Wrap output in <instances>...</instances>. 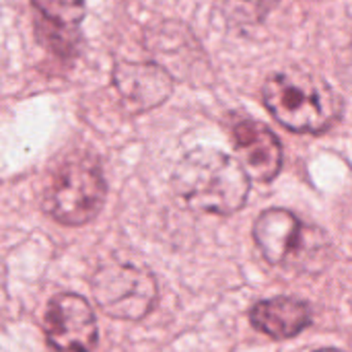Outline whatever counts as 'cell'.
Instances as JSON below:
<instances>
[{"mask_svg":"<svg viewBox=\"0 0 352 352\" xmlns=\"http://www.w3.org/2000/svg\"><path fill=\"white\" fill-rule=\"evenodd\" d=\"M173 188L192 210L227 217L245 204L250 177L233 157L212 148H196L175 167Z\"/></svg>","mask_w":352,"mask_h":352,"instance_id":"6da1fadb","label":"cell"},{"mask_svg":"<svg viewBox=\"0 0 352 352\" xmlns=\"http://www.w3.org/2000/svg\"><path fill=\"white\" fill-rule=\"evenodd\" d=\"M262 99L276 122L301 134L326 132L342 116L340 95L324 78L299 68L270 74Z\"/></svg>","mask_w":352,"mask_h":352,"instance_id":"7a4b0ae2","label":"cell"},{"mask_svg":"<svg viewBox=\"0 0 352 352\" xmlns=\"http://www.w3.org/2000/svg\"><path fill=\"white\" fill-rule=\"evenodd\" d=\"M254 239L270 264L305 272H320L330 254V243L322 229L301 223V219L283 208H270L258 217Z\"/></svg>","mask_w":352,"mask_h":352,"instance_id":"3957f363","label":"cell"},{"mask_svg":"<svg viewBox=\"0 0 352 352\" xmlns=\"http://www.w3.org/2000/svg\"><path fill=\"white\" fill-rule=\"evenodd\" d=\"M105 194L107 186L99 165L80 157L54 175L43 196V210L62 225H85L99 214Z\"/></svg>","mask_w":352,"mask_h":352,"instance_id":"277c9868","label":"cell"},{"mask_svg":"<svg viewBox=\"0 0 352 352\" xmlns=\"http://www.w3.org/2000/svg\"><path fill=\"white\" fill-rule=\"evenodd\" d=\"M91 291L103 314L116 320H142L157 301L155 276L120 262L101 266L91 280Z\"/></svg>","mask_w":352,"mask_h":352,"instance_id":"5b68a950","label":"cell"},{"mask_svg":"<svg viewBox=\"0 0 352 352\" xmlns=\"http://www.w3.org/2000/svg\"><path fill=\"white\" fill-rule=\"evenodd\" d=\"M45 338L54 352H91L97 322L91 305L72 293L56 295L45 314Z\"/></svg>","mask_w":352,"mask_h":352,"instance_id":"8992f818","label":"cell"},{"mask_svg":"<svg viewBox=\"0 0 352 352\" xmlns=\"http://www.w3.org/2000/svg\"><path fill=\"white\" fill-rule=\"evenodd\" d=\"M35 10L37 39L54 56L70 60L78 54L80 23L85 19V0H29Z\"/></svg>","mask_w":352,"mask_h":352,"instance_id":"52a82bcc","label":"cell"},{"mask_svg":"<svg viewBox=\"0 0 352 352\" xmlns=\"http://www.w3.org/2000/svg\"><path fill=\"white\" fill-rule=\"evenodd\" d=\"M239 163L258 182H272L283 167V146L274 132L250 118H241L231 126Z\"/></svg>","mask_w":352,"mask_h":352,"instance_id":"ba28073f","label":"cell"},{"mask_svg":"<svg viewBox=\"0 0 352 352\" xmlns=\"http://www.w3.org/2000/svg\"><path fill=\"white\" fill-rule=\"evenodd\" d=\"M113 85L124 103L134 113H140L169 99L173 91V76L157 62H120L113 68Z\"/></svg>","mask_w":352,"mask_h":352,"instance_id":"9c48e42d","label":"cell"},{"mask_svg":"<svg viewBox=\"0 0 352 352\" xmlns=\"http://www.w3.org/2000/svg\"><path fill=\"white\" fill-rule=\"evenodd\" d=\"M252 324L272 338H293L311 324V309L295 297H276L254 305Z\"/></svg>","mask_w":352,"mask_h":352,"instance_id":"30bf717a","label":"cell"},{"mask_svg":"<svg viewBox=\"0 0 352 352\" xmlns=\"http://www.w3.org/2000/svg\"><path fill=\"white\" fill-rule=\"evenodd\" d=\"M280 0H219L225 21L233 27H250L262 23Z\"/></svg>","mask_w":352,"mask_h":352,"instance_id":"8fae6325","label":"cell"},{"mask_svg":"<svg viewBox=\"0 0 352 352\" xmlns=\"http://www.w3.org/2000/svg\"><path fill=\"white\" fill-rule=\"evenodd\" d=\"M318 352H342V351H336V349H324V351H318Z\"/></svg>","mask_w":352,"mask_h":352,"instance_id":"7c38bea8","label":"cell"}]
</instances>
